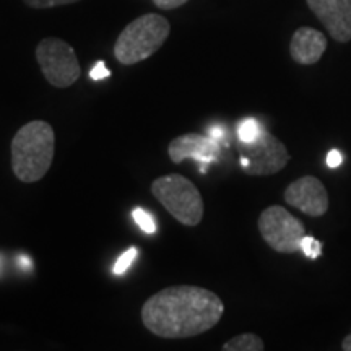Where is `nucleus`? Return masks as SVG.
<instances>
[{
	"mask_svg": "<svg viewBox=\"0 0 351 351\" xmlns=\"http://www.w3.org/2000/svg\"><path fill=\"white\" fill-rule=\"evenodd\" d=\"M225 304L210 289L179 285L161 289L142 307V322L161 339H189L208 332L219 322Z\"/></svg>",
	"mask_w": 351,
	"mask_h": 351,
	"instance_id": "1",
	"label": "nucleus"
},
{
	"mask_svg": "<svg viewBox=\"0 0 351 351\" xmlns=\"http://www.w3.org/2000/svg\"><path fill=\"white\" fill-rule=\"evenodd\" d=\"M56 152V134L51 124L32 121L12 140V169L16 179L32 184L41 181L51 169Z\"/></svg>",
	"mask_w": 351,
	"mask_h": 351,
	"instance_id": "2",
	"label": "nucleus"
},
{
	"mask_svg": "<svg viewBox=\"0 0 351 351\" xmlns=\"http://www.w3.org/2000/svg\"><path fill=\"white\" fill-rule=\"evenodd\" d=\"M169 32V21L158 13H147L130 21L114 44L117 62L134 65L148 59L163 46Z\"/></svg>",
	"mask_w": 351,
	"mask_h": 351,
	"instance_id": "3",
	"label": "nucleus"
},
{
	"mask_svg": "<svg viewBox=\"0 0 351 351\" xmlns=\"http://www.w3.org/2000/svg\"><path fill=\"white\" fill-rule=\"evenodd\" d=\"M152 194L184 226H197L204 218V200L199 189L181 174L155 179Z\"/></svg>",
	"mask_w": 351,
	"mask_h": 351,
	"instance_id": "4",
	"label": "nucleus"
},
{
	"mask_svg": "<svg viewBox=\"0 0 351 351\" xmlns=\"http://www.w3.org/2000/svg\"><path fill=\"white\" fill-rule=\"evenodd\" d=\"M36 60L47 83L56 88H69L82 75L75 51L59 38H46L38 44Z\"/></svg>",
	"mask_w": 351,
	"mask_h": 351,
	"instance_id": "5",
	"label": "nucleus"
},
{
	"mask_svg": "<svg viewBox=\"0 0 351 351\" xmlns=\"http://www.w3.org/2000/svg\"><path fill=\"white\" fill-rule=\"evenodd\" d=\"M238 153L241 168L249 176L276 174L289 161L287 147L265 129H262L261 135L251 143L238 140Z\"/></svg>",
	"mask_w": 351,
	"mask_h": 351,
	"instance_id": "6",
	"label": "nucleus"
},
{
	"mask_svg": "<svg viewBox=\"0 0 351 351\" xmlns=\"http://www.w3.org/2000/svg\"><path fill=\"white\" fill-rule=\"evenodd\" d=\"M258 231L263 241L280 254H295L301 251V241L306 228L301 219L280 205L265 208L258 217Z\"/></svg>",
	"mask_w": 351,
	"mask_h": 351,
	"instance_id": "7",
	"label": "nucleus"
},
{
	"mask_svg": "<svg viewBox=\"0 0 351 351\" xmlns=\"http://www.w3.org/2000/svg\"><path fill=\"white\" fill-rule=\"evenodd\" d=\"M219 153H221V147L217 140L199 134H186L176 137L168 147V155L173 163L179 165L191 158L200 165L202 173H205L210 165L218 161Z\"/></svg>",
	"mask_w": 351,
	"mask_h": 351,
	"instance_id": "8",
	"label": "nucleus"
},
{
	"mask_svg": "<svg viewBox=\"0 0 351 351\" xmlns=\"http://www.w3.org/2000/svg\"><path fill=\"white\" fill-rule=\"evenodd\" d=\"M285 202L309 217H322L328 210L327 189L314 176L296 179L285 191Z\"/></svg>",
	"mask_w": 351,
	"mask_h": 351,
	"instance_id": "9",
	"label": "nucleus"
},
{
	"mask_svg": "<svg viewBox=\"0 0 351 351\" xmlns=\"http://www.w3.org/2000/svg\"><path fill=\"white\" fill-rule=\"evenodd\" d=\"M306 2L335 41H351V0H306Z\"/></svg>",
	"mask_w": 351,
	"mask_h": 351,
	"instance_id": "10",
	"label": "nucleus"
},
{
	"mask_svg": "<svg viewBox=\"0 0 351 351\" xmlns=\"http://www.w3.org/2000/svg\"><path fill=\"white\" fill-rule=\"evenodd\" d=\"M326 49L327 39L324 33L314 28H307V26L296 29L289 44V54L295 62L301 65L317 64Z\"/></svg>",
	"mask_w": 351,
	"mask_h": 351,
	"instance_id": "11",
	"label": "nucleus"
},
{
	"mask_svg": "<svg viewBox=\"0 0 351 351\" xmlns=\"http://www.w3.org/2000/svg\"><path fill=\"white\" fill-rule=\"evenodd\" d=\"M263 348V340L256 333H243L223 345L225 351H262Z\"/></svg>",
	"mask_w": 351,
	"mask_h": 351,
	"instance_id": "12",
	"label": "nucleus"
},
{
	"mask_svg": "<svg viewBox=\"0 0 351 351\" xmlns=\"http://www.w3.org/2000/svg\"><path fill=\"white\" fill-rule=\"evenodd\" d=\"M262 129L263 127L256 119L247 117V119L241 121V124L238 125V140L244 143H251L261 135Z\"/></svg>",
	"mask_w": 351,
	"mask_h": 351,
	"instance_id": "13",
	"label": "nucleus"
},
{
	"mask_svg": "<svg viewBox=\"0 0 351 351\" xmlns=\"http://www.w3.org/2000/svg\"><path fill=\"white\" fill-rule=\"evenodd\" d=\"M137 256H138V249L137 247L127 249V251L122 254L119 258H117L116 263H114V267H112L114 275H117V276L124 275L125 271L130 269V265L134 263V261L137 258Z\"/></svg>",
	"mask_w": 351,
	"mask_h": 351,
	"instance_id": "14",
	"label": "nucleus"
},
{
	"mask_svg": "<svg viewBox=\"0 0 351 351\" xmlns=\"http://www.w3.org/2000/svg\"><path fill=\"white\" fill-rule=\"evenodd\" d=\"M134 219L135 223L142 228V230L145 232H148V234H153V232L156 231V225H155V219H153V217L150 213L147 212V210L143 208H135L134 210Z\"/></svg>",
	"mask_w": 351,
	"mask_h": 351,
	"instance_id": "15",
	"label": "nucleus"
},
{
	"mask_svg": "<svg viewBox=\"0 0 351 351\" xmlns=\"http://www.w3.org/2000/svg\"><path fill=\"white\" fill-rule=\"evenodd\" d=\"M301 251L304 252L306 257L309 258H317L322 252V245L313 236H304L301 241Z\"/></svg>",
	"mask_w": 351,
	"mask_h": 351,
	"instance_id": "16",
	"label": "nucleus"
},
{
	"mask_svg": "<svg viewBox=\"0 0 351 351\" xmlns=\"http://www.w3.org/2000/svg\"><path fill=\"white\" fill-rule=\"evenodd\" d=\"M23 2L32 8H52L70 5V3H77L80 0H23Z\"/></svg>",
	"mask_w": 351,
	"mask_h": 351,
	"instance_id": "17",
	"label": "nucleus"
},
{
	"mask_svg": "<svg viewBox=\"0 0 351 351\" xmlns=\"http://www.w3.org/2000/svg\"><path fill=\"white\" fill-rule=\"evenodd\" d=\"M109 75H111V72H109L108 67H106V64H104L103 60H99V62H96L95 67L91 69V72H90L91 80H96V82L104 80V78H108Z\"/></svg>",
	"mask_w": 351,
	"mask_h": 351,
	"instance_id": "18",
	"label": "nucleus"
},
{
	"mask_svg": "<svg viewBox=\"0 0 351 351\" xmlns=\"http://www.w3.org/2000/svg\"><path fill=\"white\" fill-rule=\"evenodd\" d=\"M152 2L161 10H174V8L182 7L189 0H152Z\"/></svg>",
	"mask_w": 351,
	"mask_h": 351,
	"instance_id": "19",
	"label": "nucleus"
},
{
	"mask_svg": "<svg viewBox=\"0 0 351 351\" xmlns=\"http://www.w3.org/2000/svg\"><path fill=\"white\" fill-rule=\"evenodd\" d=\"M207 135H208V137H212L213 140H217L218 143L226 142V130L223 129L221 125H212V127H208Z\"/></svg>",
	"mask_w": 351,
	"mask_h": 351,
	"instance_id": "20",
	"label": "nucleus"
},
{
	"mask_svg": "<svg viewBox=\"0 0 351 351\" xmlns=\"http://www.w3.org/2000/svg\"><path fill=\"white\" fill-rule=\"evenodd\" d=\"M341 161H343V158H341V153L339 150L328 152V155H327L328 168H339V166L341 165Z\"/></svg>",
	"mask_w": 351,
	"mask_h": 351,
	"instance_id": "21",
	"label": "nucleus"
},
{
	"mask_svg": "<svg viewBox=\"0 0 351 351\" xmlns=\"http://www.w3.org/2000/svg\"><path fill=\"white\" fill-rule=\"evenodd\" d=\"M341 350L343 351H351V333L345 337V340L341 341Z\"/></svg>",
	"mask_w": 351,
	"mask_h": 351,
	"instance_id": "22",
	"label": "nucleus"
}]
</instances>
